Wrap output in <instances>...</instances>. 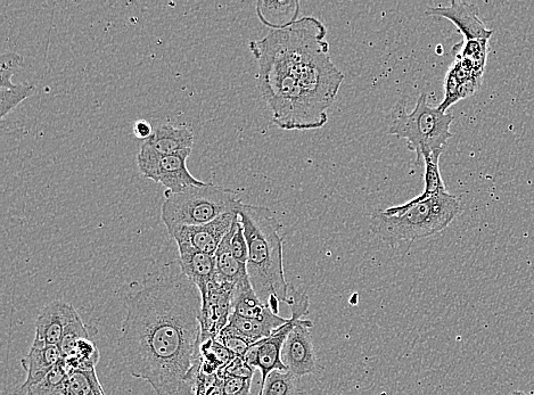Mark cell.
Masks as SVG:
<instances>
[{
  "label": "cell",
  "instance_id": "obj_1",
  "mask_svg": "<svg viewBox=\"0 0 534 395\" xmlns=\"http://www.w3.org/2000/svg\"><path fill=\"white\" fill-rule=\"evenodd\" d=\"M127 316L118 341L131 376L158 395H196L201 357L202 296L182 269L146 276L127 295Z\"/></svg>",
  "mask_w": 534,
  "mask_h": 395
},
{
  "label": "cell",
  "instance_id": "obj_2",
  "mask_svg": "<svg viewBox=\"0 0 534 395\" xmlns=\"http://www.w3.org/2000/svg\"><path fill=\"white\" fill-rule=\"evenodd\" d=\"M325 24L305 16L250 43L262 97L284 130L323 128L344 74L330 57Z\"/></svg>",
  "mask_w": 534,
  "mask_h": 395
},
{
  "label": "cell",
  "instance_id": "obj_3",
  "mask_svg": "<svg viewBox=\"0 0 534 395\" xmlns=\"http://www.w3.org/2000/svg\"><path fill=\"white\" fill-rule=\"evenodd\" d=\"M238 218L249 246L246 263L251 285L258 298L278 315L289 285L285 281L281 224L275 213L264 207L241 203Z\"/></svg>",
  "mask_w": 534,
  "mask_h": 395
},
{
  "label": "cell",
  "instance_id": "obj_4",
  "mask_svg": "<svg viewBox=\"0 0 534 395\" xmlns=\"http://www.w3.org/2000/svg\"><path fill=\"white\" fill-rule=\"evenodd\" d=\"M460 211V201L446 191L421 203H404L375 211L371 218V230L390 246L410 244L442 232Z\"/></svg>",
  "mask_w": 534,
  "mask_h": 395
},
{
  "label": "cell",
  "instance_id": "obj_5",
  "mask_svg": "<svg viewBox=\"0 0 534 395\" xmlns=\"http://www.w3.org/2000/svg\"><path fill=\"white\" fill-rule=\"evenodd\" d=\"M389 134L405 139L410 151L416 154L415 166L424 163V156L443 150L453 134L450 127L454 115L432 108L427 103V94L418 97L413 112H407V101L393 105L390 115Z\"/></svg>",
  "mask_w": 534,
  "mask_h": 395
},
{
  "label": "cell",
  "instance_id": "obj_6",
  "mask_svg": "<svg viewBox=\"0 0 534 395\" xmlns=\"http://www.w3.org/2000/svg\"><path fill=\"white\" fill-rule=\"evenodd\" d=\"M233 189L204 184L180 193H166L162 220L169 234L185 226L208 224L226 213L237 211L241 201Z\"/></svg>",
  "mask_w": 534,
  "mask_h": 395
},
{
  "label": "cell",
  "instance_id": "obj_7",
  "mask_svg": "<svg viewBox=\"0 0 534 395\" xmlns=\"http://www.w3.org/2000/svg\"><path fill=\"white\" fill-rule=\"evenodd\" d=\"M191 153L163 155L143 143L137 155L138 169L145 178L167 187L169 192L180 193L192 186L207 184L196 179L188 170L187 159Z\"/></svg>",
  "mask_w": 534,
  "mask_h": 395
},
{
  "label": "cell",
  "instance_id": "obj_8",
  "mask_svg": "<svg viewBox=\"0 0 534 395\" xmlns=\"http://www.w3.org/2000/svg\"><path fill=\"white\" fill-rule=\"evenodd\" d=\"M312 322L299 319L284 344L282 361L287 370L302 377L320 372L314 343L310 334Z\"/></svg>",
  "mask_w": 534,
  "mask_h": 395
},
{
  "label": "cell",
  "instance_id": "obj_9",
  "mask_svg": "<svg viewBox=\"0 0 534 395\" xmlns=\"http://www.w3.org/2000/svg\"><path fill=\"white\" fill-rule=\"evenodd\" d=\"M234 290V285L213 279L207 298L202 300L201 341L217 340L220 332L228 325L229 318L233 314Z\"/></svg>",
  "mask_w": 534,
  "mask_h": 395
},
{
  "label": "cell",
  "instance_id": "obj_10",
  "mask_svg": "<svg viewBox=\"0 0 534 395\" xmlns=\"http://www.w3.org/2000/svg\"><path fill=\"white\" fill-rule=\"evenodd\" d=\"M238 212H229L226 215L200 226H185L170 233L177 244H186L193 249L215 255L219 245L232 229Z\"/></svg>",
  "mask_w": 534,
  "mask_h": 395
},
{
  "label": "cell",
  "instance_id": "obj_11",
  "mask_svg": "<svg viewBox=\"0 0 534 395\" xmlns=\"http://www.w3.org/2000/svg\"><path fill=\"white\" fill-rule=\"evenodd\" d=\"M298 320L291 317L289 323L278 328L276 332L266 337V339L254 343L243 357L249 365L260 369L261 383H264L268 375L274 370H287L282 361V350L287 336H289Z\"/></svg>",
  "mask_w": 534,
  "mask_h": 395
},
{
  "label": "cell",
  "instance_id": "obj_12",
  "mask_svg": "<svg viewBox=\"0 0 534 395\" xmlns=\"http://www.w3.org/2000/svg\"><path fill=\"white\" fill-rule=\"evenodd\" d=\"M484 69L456 57L445 80V100L438 106L443 112L459 101L472 96L482 85Z\"/></svg>",
  "mask_w": 534,
  "mask_h": 395
},
{
  "label": "cell",
  "instance_id": "obj_13",
  "mask_svg": "<svg viewBox=\"0 0 534 395\" xmlns=\"http://www.w3.org/2000/svg\"><path fill=\"white\" fill-rule=\"evenodd\" d=\"M426 15L439 16L455 24L464 40H488L494 30L486 27L479 18V7L465 2L453 0L449 6L427 8Z\"/></svg>",
  "mask_w": 534,
  "mask_h": 395
},
{
  "label": "cell",
  "instance_id": "obj_14",
  "mask_svg": "<svg viewBox=\"0 0 534 395\" xmlns=\"http://www.w3.org/2000/svg\"><path fill=\"white\" fill-rule=\"evenodd\" d=\"M78 315L68 302L55 300L48 303L37 318L34 343L59 347L65 328Z\"/></svg>",
  "mask_w": 534,
  "mask_h": 395
},
{
  "label": "cell",
  "instance_id": "obj_15",
  "mask_svg": "<svg viewBox=\"0 0 534 395\" xmlns=\"http://www.w3.org/2000/svg\"><path fill=\"white\" fill-rule=\"evenodd\" d=\"M179 261L178 265L182 273L200 291L202 300L207 298L209 286L216 276L215 255L193 249L186 244H178Z\"/></svg>",
  "mask_w": 534,
  "mask_h": 395
},
{
  "label": "cell",
  "instance_id": "obj_16",
  "mask_svg": "<svg viewBox=\"0 0 534 395\" xmlns=\"http://www.w3.org/2000/svg\"><path fill=\"white\" fill-rule=\"evenodd\" d=\"M62 359V353L57 345L32 344L29 355L21 361L27 373V380L18 390V395L43 381Z\"/></svg>",
  "mask_w": 534,
  "mask_h": 395
},
{
  "label": "cell",
  "instance_id": "obj_17",
  "mask_svg": "<svg viewBox=\"0 0 534 395\" xmlns=\"http://www.w3.org/2000/svg\"><path fill=\"white\" fill-rule=\"evenodd\" d=\"M233 314L242 318L264 320L271 323H289L290 318H282L271 311L254 292L250 279L237 284L233 295Z\"/></svg>",
  "mask_w": 534,
  "mask_h": 395
},
{
  "label": "cell",
  "instance_id": "obj_18",
  "mask_svg": "<svg viewBox=\"0 0 534 395\" xmlns=\"http://www.w3.org/2000/svg\"><path fill=\"white\" fill-rule=\"evenodd\" d=\"M144 144L163 155L179 154L192 151L194 135L186 127L161 125L154 129L153 135Z\"/></svg>",
  "mask_w": 534,
  "mask_h": 395
},
{
  "label": "cell",
  "instance_id": "obj_19",
  "mask_svg": "<svg viewBox=\"0 0 534 395\" xmlns=\"http://www.w3.org/2000/svg\"><path fill=\"white\" fill-rule=\"evenodd\" d=\"M301 4L297 0H259L257 14L266 27L273 30L289 28L299 20Z\"/></svg>",
  "mask_w": 534,
  "mask_h": 395
},
{
  "label": "cell",
  "instance_id": "obj_20",
  "mask_svg": "<svg viewBox=\"0 0 534 395\" xmlns=\"http://www.w3.org/2000/svg\"><path fill=\"white\" fill-rule=\"evenodd\" d=\"M216 281L236 286L249 278L245 263L238 261L230 250V230L215 254Z\"/></svg>",
  "mask_w": 534,
  "mask_h": 395
},
{
  "label": "cell",
  "instance_id": "obj_21",
  "mask_svg": "<svg viewBox=\"0 0 534 395\" xmlns=\"http://www.w3.org/2000/svg\"><path fill=\"white\" fill-rule=\"evenodd\" d=\"M53 395H106L96 369L76 370L57 386Z\"/></svg>",
  "mask_w": 534,
  "mask_h": 395
},
{
  "label": "cell",
  "instance_id": "obj_22",
  "mask_svg": "<svg viewBox=\"0 0 534 395\" xmlns=\"http://www.w3.org/2000/svg\"><path fill=\"white\" fill-rule=\"evenodd\" d=\"M443 150L434 151L424 156L425 166V188L421 195L406 203L417 204L431 199V197L447 191L445 181H443L440 171V158Z\"/></svg>",
  "mask_w": 534,
  "mask_h": 395
},
{
  "label": "cell",
  "instance_id": "obj_23",
  "mask_svg": "<svg viewBox=\"0 0 534 395\" xmlns=\"http://www.w3.org/2000/svg\"><path fill=\"white\" fill-rule=\"evenodd\" d=\"M287 324V323H286ZM229 326L249 340L252 344L266 339L285 324L264 322V320L242 318L232 314L228 322Z\"/></svg>",
  "mask_w": 534,
  "mask_h": 395
},
{
  "label": "cell",
  "instance_id": "obj_24",
  "mask_svg": "<svg viewBox=\"0 0 534 395\" xmlns=\"http://www.w3.org/2000/svg\"><path fill=\"white\" fill-rule=\"evenodd\" d=\"M300 377L289 370H274L261 383V395H299Z\"/></svg>",
  "mask_w": 534,
  "mask_h": 395
},
{
  "label": "cell",
  "instance_id": "obj_25",
  "mask_svg": "<svg viewBox=\"0 0 534 395\" xmlns=\"http://www.w3.org/2000/svg\"><path fill=\"white\" fill-rule=\"evenodd\" d=\"M100 358V350L97 349L92 339H85L79 341L75 351L69 357L64 358V360L69 372L72 373L76 372V370L96 369Z\"/></svg>",
  "mask_w": 534,
  "mask_h": 395
},
{
  "label": "cell",
  "instance_id": "obj_26",
  "mask_svg": "<svg viewBox=\"0 0 534 395\" xmlns=\"http://www.w3.org/2000/svg\"><path fill=\"white\" fill-rule=\"evenodd\" d=\"M36 93V87L32 85H15L13 88H0V118L5 119L27 98Z\"/></svg>",
  "mask_w": 534,
  "mask_h": 395
},
{
  "label": "cell",
  "instance_id": "obj_27",
  "mask_svg": "<svg viewBox=\"0 0 534 395\" xmlns=\"http://www.w3.org/2000/svg\"><path fill=\"white\" fill-rule=\"evenodd\" d=\"M488 43V40H464L463 43L454 47L453 52L459 59L471 61L481 68H486Z\"/></svg>",
  "mask_w": 534,
  "mask_h": 395
},
{
  "label": "cell",
  "instance_id": "obj_28",
  "mask_svg": "<svg viewBox=\"0 0 534 395\" xmlns=\"http://www.w3.org/2000/svg\"><path fill=\"white\" fill-rule=\"evenodd\" d=\"M90 339L88 327L82 322V319L78 315L72 322L65 328L62 336V340L59 344V349L63 358H67L75 351L77 344L81 340Z\"/></svg>",
  "mask_w": 534,
  "mask_h": 395
},
{
  "label": "cell",
  "instance_id": "obj_29",
  "mask_svg": "<svg viewBox=\"0 0 534 395\" xmlns=\"http://www.w3.org/2000/svg\"><path fill=\"white\" fill-rule=\"evenodd\" d=\"M70 372L64 358L57 364L43 381L32 386L30 390L19 395H53L57 386L67 380Z\"/></svg>",
  "mask_w": 534,
  "mask_h": 395
},
{
  "label": "cell",
  "instance_id": "obj_30",
  "mask_svg": "<svg viewBox=\"0 0 534 395\" xmlns=\"http://www.w3.org/2000/svg\"><path fill=\"white\" fill-rule=\"evenodd\" d=\"M217 341L233 353L235 357H244L252 347V343L236 331L232 326L227 325L217 337Z\"/></svg>",
  "mask_w": 534,
  "mask_h": 395
},
{
  "label": "cell",
  "instance_id": "obj_31",
  "mask_svg": "<svg viewBox=\"0 0 534 395\" xmlns=\"http://www.w3.org/2000/svg\"><path fill=\"white\" fill-rule=\"evenodd\" d=\"M24 67L23 56L8 52L0 56V88H13V76Z\"/></svg>",
  "mask_w": 534,
  "mask_h": 395
},
{
  "label": "cell",
  "instance_id": "obj_32",
  "mask_svg": "<svg viewBox=\"0 0 534 395\" xmlns=\"http://www.w3.org/2000/svg\"><path fill=\"white\" fill-rule=\"evenodd\" d=\"M230 250L234 257L242 263H248L249 259V246L246 242L244 235V229L241 224L240 218H236L232 229H230Z\"/></svg>",
  "mask_w": 534,
  "mask_h": 395
},
{
  "label": "cell",
  "instance_id": "obj_33",
  "mask_svg": "<svg viewBox=\"0 0 534 395\" xmlns=\"http://www.w3.org/2000/svg\"><path fill=\"white\" fill-rule=\"evenodd\" d=\"M285 303L289 304L292 311V317L302 319L309 314V299L305 293H300L297 288L289 285Z\"/></svg>",
  "mask_w": 534,
  "mask_h": 395
},
{
  "label": "cell",
  "instance_id": "obj_34",
  "mask_svg": "<svg viewBox=\"0 0 534 395\" xmlns=\"http://www.w3.org/2000/svg\"><path fill=\"white\" fill-rule=\"evenodd\" d=\"M254 369L256 368L249 365L243 357H235L225 368L219 370L218 375L221 378L235 376L244 378V380H252Z\"/></svg>",
  "mask_w": 534,
  "mask_h": 395
},
{
  "label": "cell",
  "instance_id": "obj_35",
  "mask_svg": "<svg viewBox=\"0 0 534 395\" xmlns=\"http://www.w3.org/2000/svg\"><path fill=\"white\" fill-rule=\"evenodd\" d=\"M223 395H250L252 380L235 376H225Z\"/></svg>",
  "mask_w": 534,
  "mask_h": 395
},
{
  "label": "cell",
  "instance_id": "obj_36",
  "mask_svg": "<svg viewBox=\"0 0 534 395\" xmlns=\"http://www.w3.org/2000/svg\"><path fill=\"white\" fill-rule=\"evenodd\" d=\"M154 133V129L150 122L146 120H138L134 125V134L138 139H143L147 141Z\"/></svg>",
  "mask_w": 534,
  "mask_h": 395
},
{
  "label": "cell",
  "instance_id": "obj_37",
  "mask_svg": "<svg viewBox=\"0 0 534 395\" xmlns=\"http://www.w3.org/2000/svg\"><path fill=\"white\" fill-rule=\"evenodd\" d=\"M516 395H530L528 393H525L523 391H515Z\"/></svg>",
  "mask_w": 534,
  "mask_h": 395
},
{
  "label": "cell",
  "instance_id": "obj_38",
  "mask_svg": "<svg viewBox=\"0 0 534 395\" xmlns=\"http://www.w3.org/2000/svg\"><path fill=\"white\" fill-rule=\"evenodd\" d=\"M326 395H327V394H326ZM332 395H343V394H341V393H335V394H332Z\"/></svg>",
  "mask_w": 534,
  "mask_h": 395
},
{
  "label": "cell",
  "instance_id": "obj_39",
  "mask_svg": "<svg viewBox=\"0 0 534 395\" xmlns=\"http://www.w3.org/2000/svg\"><path fill=\"white\" fill-rule=\"evenodd\" d=\"M512 395H516L515 391L513 392V394H512Z\"/></svg>",
  "mask_w": 534,
  "mask_h": 395
},
{
  "label": "cell",
  "instance_id": "obj_40",
  "mask_svg": "<svg viewBox=\"0 0 534 395\" xmlns=\"http://www.w3.org/2000/svg\"><path fill=\"white\" fill-rule=\"evenodd\" d=\"M259 395H261V394L259 393Z\"/></svg>",
  "mask_w": 534,
  "mask_h": 395
}]
</instances>
